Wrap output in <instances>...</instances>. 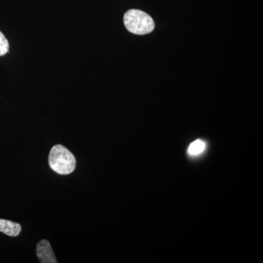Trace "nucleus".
Here are the masks:
<instances>
[{"label":"nucleus","mask_w":263,"mask_h":263,"mask_svg":"<svg viewBox=\"0 0 263 263\" xmlns=\"http://www.w3.org/2000/svg\"><path fill=\"white\" fill-rule=\"evenodd\" d=\"M48 163L57 174L68 175L75 171L76 159L67 148L58 144L52 147L48 156Z\"/></svg>","instance_id":"1"},{"label":"nucleus","mask_w":263,"mask_h":263,"mask_svg":"<svg viewBox=\"0 0 263 263\" xmlns=\"http://www.w3.org/2000/svg\"><path fill=\"white\" fill-rule=\"evenodd\" d=\"M124 24L129 32L136 34H146L152 32L155 24L149 15L142 10L132 9L124 15Z\"/></svg>","instance_id":"2"},{"label":"nucleus","mask_w":263,"mask_h":263,"mask_svg":"<svg viewBox=\"0 0 263 263\" xmlns=\"http://www.w3.org/2000/svg\"><path fill=\"white\" fill-rule=\"evenodd\" d=\"M36 253H37V258L41 263L57 262L51 243L47 240H41L37 243Z\"/></svg>","instance_id":"3"},{"label":"nucleus","mask_w":263,"mask_h":263,"mask_svg":"<svg viewBox=\"0 0 263 263\" xmlns=\"http://www.w3.org/2000/svg\"><path fill=\"white\" fill-rule=\"evenodd\" d=\"M22 231V226L18 223L6 219H0V232L10 237H16Z\"/></svg>","instance_id":"4"},{"label":"nucleus","mask_w":263,"mask_h":263,"mask_svg":"<svg viewBox=\"0 0 263 263\" xmlns=\"http://www.w3.org/2000/svg\"><path fill=\"white\" fill-rule=\"evenodd\" d=\"M205 147H206V145H205V142L200 139L196 140V141L190 143V146H189L188 155L190 156L200 155L205 151Z\"/></svg>","instance_id":"5"},{"label":"nucleus","mask_w":263,"mask_h":263,"mask_svg":"<svg viewBox=\"0 0 263 263\" xmlns=\"http://www.w3.org/2000/svg\"><path fill=\"white\" fill-rule=\"evenodd\" d=\"M9 52V43L3 33L0 31V57L4 56Z\"/></svg>","instance_id":"6"}]
</instances>
